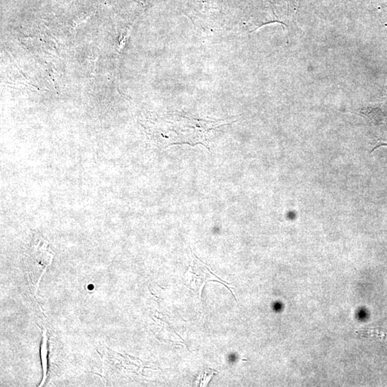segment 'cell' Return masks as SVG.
<instances>
[{
  "label": "cell",
  "instance_id": "obj_1",
  "mask_svg": "<svg viewBox=\"0 0 387 387\" xmlns=\"http://www.w3.org/2000/svg\"><path fill=\"white\" fill-rule=\"evenodd\" d=\"M52 257L53 254L50 252L45 241H38L30 249L27 264V273L35 291L38 288L42 276L51 264Z\"/></svg>",
  "mask_w": 387,
  "mask_h": 387
}]
</instances>
